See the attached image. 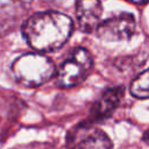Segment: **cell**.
<instances>
[{
    "instance_id": "cell-1",
    "label": "cell",
    "mask_w": 149,
    "mask_h": 149,
    "mask_svg": "<svg viewBox=\"0 0 149 149\" xmlns=\"http://www.w3.org/2000/svg\"><path fill=\"white\" fill-rule=\"evenodd\" d=\"M26 42L37 52H51L62 48L72 30V20L59 12H40L22 23Z\"/></svg>"
},
{
    "instance_id": "cell-2",
    "label": "cell",
    "mask_w": 149,
    "mask_h": 149,
    "mask_svg": "<svg viewBox=\"0 0 149 149\" xmlns=\"http://www.w3.org/2000/svg\"><path fill=\"white\" fill-rule=\"evenodd\" d=\"M12 73L16 83L24 87H37L56 76L54 62L41 52H29L12 63Z\"/></svg>"
},
{
    "instance_id": "cell-3",
    "label": "cell",
    "mask_w": 149,
    "mask_h": 149,
    "mask_svg": "<svg viewBox=\"0 0 149 149\" xmlns=\"http://www.w3.org/2000/svg\"><path fill=\"white\" fill-rule=\"evenodd\" d=\"M93 69V58L85 48H77L56 71V84L62 88L78 86L90 76Z\"/></svg>"
},
{
    "instance_id": "cell-4",
    "label": "cell",
    "mask_w": 149,
    "mask_h": 149,
    "mask_svg": "<svg viewBox=\"0 0 149 149\" xmlns=\"http://www.w3.org/2000/svg\"><path fill=\"white\" fill-rule=\"evenodd\" d=\"M65 144L68 149H113L109 136L87 121L74 126L68 133Z\"/></svg>"
},
{
    "instance_id": "cell-5",
    "label": "cell",
    "mask_w": 149,
    "mask_h": 149,
    "mask_svg": "<svg viewBox=\"0 0 149 149\" xmlns=\"http://www.w3.org/2000/svg\"><path fill=\"white\" fill-rule=\"evenodd\" d=\"M95 31L106 42L128 41L136 31V20L130 13H120L101 21Z\"/></svg>"
},
{
    "instance_id": "cell-6",
    "label": "cell",
    "mask_w": 149,
    "mask_h": 149,
    "mask_svg": "<svg viewBox=\"0 0 149 149\" xmlns=\"http://www.w3.org/2000/svg\"><path fill=\"white\" fill-rule=\"evenodd\" d=\"M123 93L125 88L122 86H115L105 90L101 95L93 102L90 109L88 119L86 121L95 123L108 119L120 105L123 98Z\"/></svg>"
},
{
    "instance_id": "cell-7",
    "label": "cell",
    "mask_w": 149,
    "mask_h": 149,
    "mask_svg": "<svg viewBox=\"0 0 149 149\" xmlns=\"http://www.w3.org/2000/svg\"><path fill=\"white\" fill-rule=\"evenodd\" d=\"M26 14L27 7L23 0H0V37L15 30Z\"/></svg>"
},
{
    "instance_id": "cell-8",
    "label": "cell",
    "mask_w": 149,
    "mask_h": 149,
    "mask_svg": "<svg viewBox=\"0 0 149 149\" xmlns=\"http://www.w3.org/2000/svg\"><path fill=\"white\" fill-rule=\"evenodd\" d=\"M101 14L100 0H76V17L81 31H95L101 22Z\"/></svg>"
},
{
    "instance_id": "cell-9",
    "label": "cell",
    "mask_w": 149,
    "mask_h": 149,
    "mask_svg": "<svg viewBox=\"0 0 149 149\" xmlns=\"http://www.w3.org/2000/svg\"><path fill=\"white\" fill-rule=\"evenodd\" d=\"M129 91L136 99H149V69L142 71L133 79Z\"/></svg>"
},
{
    "instance_id": "cell-10",
    "label": "cell",
    "mask_w": 149,
    "mask_h": 149,
    "mask_svg": "<svg viewBox=\"0 0 149 149\" xmlns=\"http://www.w3.org/2000/svg\"><path fill=\"white\" fill-rule=\"evenodd\" d=\"M142 140L149 146V129L144 132V134H143V136H142Z\"/></svg>"
},
{
    "instance_id": "cell-11",
    "label": "cell",
    "mask_w": 149,
    "mask_h": 149,
    "mask_svg": "<svg viewBox=\"0 0 149 149\" xmlns=\"http://www.w3.org/2000/svg\"><path fill=\"white\" fill-rule=\"evenodd\" d=\"M128 1H132V2H135V3H144L149 0H128Z\"/></svg>"
}]
</instances>
